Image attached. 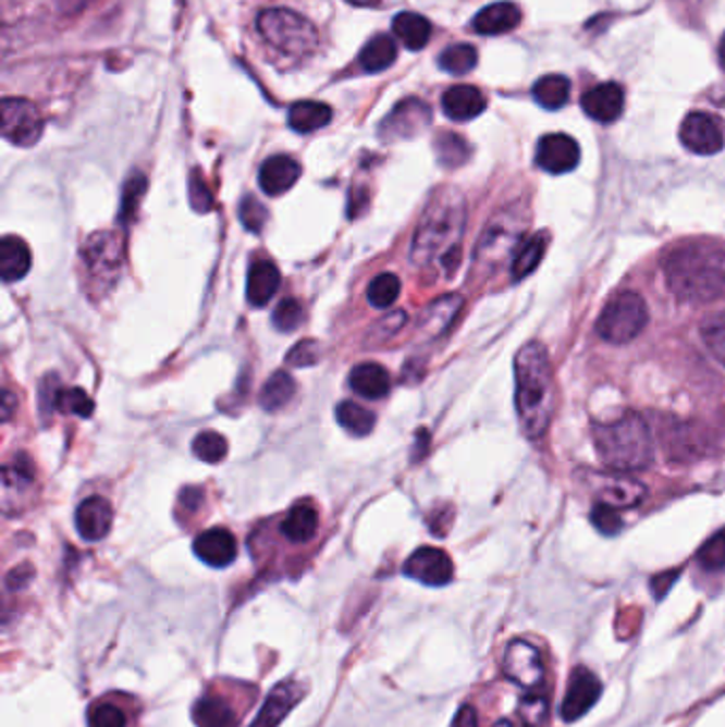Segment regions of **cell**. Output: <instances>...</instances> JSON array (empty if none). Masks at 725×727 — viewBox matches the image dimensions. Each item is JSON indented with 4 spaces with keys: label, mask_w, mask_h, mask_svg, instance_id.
Instances as JSON below:
<instances>
[{
    "label": "cell",
    "mask_w": 725,
    "mask_h": 727,
    "mask_svg": "<svg viewBox=\"0 0 725 727\" xmlns=\"http://www.w3.org/2000/svg\"><path fill=\"white\" fill-rule=\"evenodd\" d=\"M466 227V202L454 187L439 189L417 224L410 262L421 271L452 276L459 264V249Z\"/></svg>",
    "instance_id": "6da1fadb"
},
{
    "label": "cell",
    "mask_w": 725,
    "mask_h": 727,
    "mask_svg": "<svg viewBox=\"0 0 725 727\" xmlns=\"http://www.w3.org/2000/svg\"><path fill=\"white\" fill-rule=\"evenodd\" d=\"M517 421L530 441H541L555 412V383L546 347L539 341L526 343L513 364Z\"/></svg>",
    "instance_id": "7a4b0ae2"
},
{
    "label": "cell",
    "mask_w": 725,
    "mask_h": 727,
    "mask_svg": "<svg viewBox=\"0 0 725 727\" xmlns=\"http://www.w3.org/2000/svg\"><path fill=\"white\" fill-rule=\"evenodd\" d=\"M668 289L685 303H711L724 298L725 247L706 241H687L664 258Z\"/></svg>",
    "instance_id": "3957f363"
},
{
    "label": "cell",
    "mask_w": 725,
    "mask_h": 727,
    "mask_svg": "<svg viewBox=\"0 0 725 727\" xmlns=\"http://www.w3.org/2000/svg\"><path fill=\"white\" fill-rule=\"evenodd\" d=\"M591 441L598 459L619 475L642 472L653 461V434L638 412H626L613 421L593 423Z\"/></svg>",
    "instance_id": "277c9868"
},
{
    "label": "cell",
    "mask_w": 725,
    "mask_h": 727,
    "mask_svg": "<svg viewBox=\"0 0 725 727\" xmlns=\"http://www.w3.org/2000/svg\"><path fill=\"white\" fill-rule=\"evenodd\" d=\"M528 226V209L521 202H513L492 215L475 247V273L486 279L511 264L526 241Z\"/></svg>",
    "instance_id": "5b68a950"
},
{
    "label": "cell",
    "mask_w": 725,
    "mask_h": 727,
    "mask_svg": "<svg viewBox=\"0 0 725 727\" xmlns=\"http://www.w3.org/2000/svg\"><path fill=\"white\" fill-rule=\"evenodd\" d=\"M258 33L260 37L279 53L300 60L311 56L319 46L318 28L311 20L303 17L296 11L274 7L258 15Z\"/></svg>",
    "instance_id": "8992f818"
},
{
    "label": "cell",
    "mask_w": 725,
    "mask_h": 727,
    "mask_svg": "<svg viewBox=\"0 0 725 727\" xmlns=\"http://www.w3.org/2000/svg\"><path fill=\"white\" fill-rule=\"evenodd\" d=\"M647 323L649 309L644 298L632 289H624L609 298L595 321V332L611 345H626L635 341Z\"/></svg>",
    "instance_id": "52a82bcc"
},
{
    "label": "cell",
    "mask_w": 725,
    "mask_h": 727,
    "mask_svg": "<svg viewBox=\"0 0 725 727\" xmlns=\"http://www.w3.org/2000/svg\"><path fill=\"white\" fill-rule=\"evenodd\" d=\"M82 264L96 294H107L122 273V243L115 232H94L82 247Z\"/></svg>",
    "instance_id": "ba28073f"
},
{
    "label": "cell",
    "mask_w": 725,
    "mask_h": 727,
    "mask_svg": "<svg viewBox=\"0 0 725 727\" xmlns=\"http://www.w3.org/2000/svg\"><path fill=\"white\" fill-rule=\"evenodd\" d=\"M2 137L17 147H33L44 137V115L26 98H4L0 104Z\"/></svg>",
    "instance_id": "9c48e42d"
},
{
    "label": "cell",
    "mask_w": 725,
    "mask_h": 727,
    "mask_svg": "<svg viewBox=\"0 0 725 727\" xmlns=\"http://www.w3.org/2000/svg\"><path fill=\"white\" fill-rule=\"evenodd\" d=\"M502 673L508 681L526 691H534L544 682L541 651L528 640H511L502 655Z\"/></svg>",
    "instance_id": "30bf717a"
},
{
    "label": "cell",
    "mask_w": 725,
    "mask_h": 727,
    "mask_svg": "<svg viewBox=\"0 0 725 727\" xmlns=\"http://www.w3.org/2000/svg\"><path fill=\"white\" fill-rule=\"evenodd\" d=\"M403 572L421 586L443 588L454 579V562L443 549L419 546L413 555H408Z\"/></svg>",
    "instance_id": "8fae6325"
},
{
    "label": "cell",
    "mask_w": 725,
    "mask_h": 727,
    "mask_svg": "<svg viewBox=\"0 0 725 727\" xmlns=\"http://www.w3.org/2000/svg\"><path fill=\"white\" fill-rule=\"evenodd\" d=\"M679 138L683 147L696 156H715L725 145L722 124L702 111H693L683 120Z\"/></svg>",
    "instance_id": "7c38bea8"
},
{
    "label": "cell",
    "mask_w": 725,
    "mask_h": 727,
    "mask_svg": "<svg viewBox=\"0 0 725 727\" xmlns=\"http://www.w3.org/2000/svg\"><path fill=\"white\" fill-rule=\"evenodd\" d=\"M602 693V682L586 666H577L570 675L566 698L562 702V719L579 722L598 704Z\"/></svg>",
    "instance_id": "4fadbf2b"
},
{
    "label": "cell",
    "mask_w": 725,
    "mask_h": 727,
    "mask_svg": "<svg viewBox=\"0 0 725 727\" xmlns=\"http://www.w3.org/2000/svg\"><path fill=\"white\" fill-rule=\"evenodd\" d=\"M581 162L579 143L564 133L544 135L537 145V164L549 175H566Z\"/></svg>",
    "instance_id": "5bb4252c"
},
{
    "label": "cell",
    "mask_w": 725,
    "mask_h": 727,
    "mask_svg": "<svg viewBox=\"0 0 725 727\" xmlns=\"http://www.w3.org/2000/svg\"><path fill=\"white\" fill-rule=\"evenodd\" d=\"M430 124V109L417 98L403 100L381 124V137L385 140L417 137Z\"/></svg>",
    "instance_id": "9a60e30c"
},
{
    "label": "cell",
    "mask_w": 725,
    "mask_h": 727,
    "mask_svg": "<svg viewBox=\"0 0 725 727\" xmlns=\"http://www.w3.org/2000/svg\"><path fill=\"white\" fill-rule=\"evenodd\" d=\"M303 698H305V689L298 682L281 681L274 685L262 708L258 711V717L251 722L249 727L281 726L285 717L290 715V711H294Z\"/></svg>",
    "instance_id": "2e32d148"
},
{
    "label": "cell",
    "mask_w": 725,
    "mask_h": 727,
    "mask_svg": "<svg viewBox=\"0 0 725 727\" xmlns=\"http://www.w3.org/2000/svg\"><path fill=\"white\" fill-rule=\"evenodd\" d=\"M581 107L593 122L613 124L626 109V91L613 82L600 84L581 96Z\"/></svg>",
    "instance_id": "e0dca14e"
},
{
    "label": "cell",
    "mask_w": 725,
    "mask_h": 727,
    "mask_svg": "<svg viewBox=\"0 0 725 727\" xmlns=\"http://www.w3.org/2000/svg\"><path fill=\"white\" fill-rule=\"evenodd\" d=\"M113 526V508L109 501L100 496H91L82 502L75 513V528L79 537L88 543L102 541Z\"/></svg>",
    "instance_id": "ac0fdd59"
},
{
    "label": "cell",
    "mask_w": 725,
    "mask_h": 727,
    "mask_svg": "<svg viewBox=\"0 0 725 727\" xmlns=\"http://www.w3.org/2000/svg\"><path fill=\"white\" fill-rule=\"evenodd\" d=\"M194 553L211 568H226L236 559L238 545L226 528H211L196 537Z\"/></svg>",
    "instance_id": "d6986e66"
},
{
    "label": "cell",
    "mask_w": 725,
    "mask_h": 727,
    "mask_svg": "<svg viewBox=\"0 0 725 727\" xmlns=\"http://www.w3.org/2000/svg\"><path fill=\"white\" fill-rule=\"evenodd\" d=\"M519 22H521V11L515 2H494L475 15L472 28L477 35L483 37H500L515 30Z\"/></svg>",
    "instance_id": "ffe728a7"
},
{
    "label": "cell",
    "mask_w": 725,
    "mask_h": 727,
    "mask_svg": "<svg viewBox=\"0 0 725 727\" xmlns=\"http://www.w3.org/2000/svg\"><path fill=\"white\" fill-rule=\"evenodd\" d=\"M702 432L704 430H696L691 423H677V421L664 428L662 441L668 457L677 461H687L704 455L709 443L702 441Z\"/></svg>",
    "instance_id": "44dd1931"
},
{
    "label": "cell",
    "mask_w": 725,
    "mask_h": 727,
    "mask_svg": "<svg viewBox=\"0 0 725 727\" xmlns=\"http://www.w3.org/2000/svg\"><path fill=\"white\" fill-rule=\"evenodd\" d=\"M300 164L290 156H272L260 167V187L269 196H281L300 180Z\"/></svg>",
    "instance_id": "7402d4cb"
},
{
    "label": "cell",
    "mask_w": 725,
    "mask_h": 727,
    "mask_svg": "<svg viewBox=\"0 0 725 727\" xmlns=\"http://www.w3.org/2000/svg\"><path fill=\"white\" fill-rule=\"evenodd\" d=\"M441 107L450 120L470 122L486 111L488 100L483 91L477 90L475 86H454L443 94Z\"/></svg>",
    "instance_id": "603a6c76"
},
{
    "label": "cell",
    "mask_w": 725,
    "mask_h": 727,
    "mask_svg": "<svg viewBox=\"0 0 725 727\" xmlns=\"http://www.w3.org/2000/svg\"><path fill=\"white\" fill-rule=\"evenodd\" d=\"M349 385L366 401H381L390 394L392 379L381 364L364 362L349 372Z\"/></svg>",
    "instance_id": "cb8c5ba5"
},
{
    "label": "cell",
    "mask_w": 725,
    "mask_h": 727,
    "mask_svg": "<svg viewBox=\"0 0 725 727\" xmlns=\"http://www.w3.org/2000/svg\"><path fill=\"white\" fill-rule=\"evenodd\" d=\"M464 300L457 294H450L445 298L434 300L428 309H423L419 318V332L426 338H439L457 318Z\"/></svg>",
    "instance_id": "d4e9b609"
},
{
    "label": "cell",
    "mask_w": 725,
    "mask_h": 727,
    "mask_svg": "<svg viewBox=\"0 0 725 727\" xmlns=\"http://www.w3.org/2000/svg\"><path fill=\"white\" fill-rule=\"evenodd\" d=\"M279 285H281L279 269L269 260L256 262L247 273V300L254 307H267L272 296L279 292Z\"/></svg>",
    "instance_id": "484cf974"
},
{
    "label": "cell",
    "mask_w": 725,
    "mask_h": 727,
    "mask_svg": "<svg viewBox=\"0 0 725 727\" xmlns=\"http://www.w3.org/2000/svg\"><path fill=\"white\" fill-rule=\"evenodd\" d=\"M30 267L33 256L28 245L17 236H4L0 243V276L13 283L30 273Z\"/></svg>",
    "instance_id": "4316f807"
},
{
    "label": "cell",
    "mask_w": 725,
    "mask_h": 727,
    "mask_svg": "<svg viewBox=\"0 0 725 727\" xmlns=\"http://www.w3.org/2000/svg\"><path fill=\"white\" fill-rule=\"evenodd\" d=\"M319 528L318 510L309 502H300L290 508L285 519L281 521V534L290 543H309Z\"/></svg>",
    "instance_id": "83f0119b"
},
{
    "label": "cell",
    "mask_w": 725,
    "mask_h": 727,
    "mask_svg": "<svg viewBox=\"0 0 725 727\" xmlns=\"http://www.w3.org/2000/svg\"><path fill=\"white\" fill-rule=\"evenodd\" d=\"M332 120V109L325 102L319 100H300L294 102L287 111V124L294 133L300 135H309L321 131L323 126H328Z\"/></svg>",
    "instance_id": "f1b7e54d"
},
{
    "label": "cell",
    "mask_w": 725,
    "mask_h": 727,
    "mask_svg": "<svg viewBox=\"0 0 725 727\" xmlns=\"http://www.w3.org/2000/svg\"><path fill=\"white\" fill-rule=\"evenodd\" d=\"M394 35L401 39V44L410 49V51H419L430 44L432 37V24L413 11H403L394 17L392 24Z\"/></svg>",
    "instance_id": "f546056e"
},
{
    "label": "cell",
    "mask_w": 725,
    "mask_h": 727,
    "mask_svg": "<svg viewBox=\"0 0 725 727\" xmlns=\"http://www.w3.org/2000/svg\"><path fill=\"white\" fill-rule=\"evenodd\" d=\"M546 245H549V234L546 232H539V234H532L530 238H526L524 245L519 247V251L515 254L513 262H511V276L515 281H521L528 274L534 273L537 267L543 262Z\"/></svg>",
    "instance_id": "4dcf8cb0"
},
{
    "label": "cell",
    "mask_w": 725,
    "mask_h": 727,
    "mask_svg": "<svg viewBox=\"0 0 725 727\" xmlns=\"http://www.w3.org/2000/svg\"><path fill=\"white\" fill-rule=\"evenodd\" d=\"M604 485H600V496L602 501L611 506H632L636 502L644 496V488L640 483H636L635 479H630V475H619L613 472V477H606L602 481Z\"/></svg>",
    "instance_id": "1f68e13d"
},
{
    "label": "cell",
    "mask_w": 725,
    "mask_h": 727,
    "mask_svg": "<svg viewBox=\"0 0 725 727\" xmlns=\"http://www.w3.org/2000/svg\"><path fill=\"white\" fill-rule=\"evenodd\" d=\"M398 58V47L390 35H379L364 46L360 53V66L366 73H383Z\"/></svg>",
    "instance_id": "d6a6232c"
},
{
    "label": "cell",
    "mask_w": 725,
    "mask_h": 727,
    "mask_svg": "<svg viewBox=\"0 0 725 727\" xmlns=\"http://www.w3.org/2000/svg\"><path fill=\"white\" fill-rule=\"evenodd\" d=\"M194 724L198 727H236V715L222 698L202 695L194 706Z\"/></svg>",
    "instance_id": "836d02e7"
},
{
    "label": "cell",
    "mask_w": 725,
    "mask_h": 727,
    "mask_svg": "<svg viewBox=\"0 0 725 727\" xmlns=\"http://www.w3.org/2000/svg\"><path fill=\"white\" fill-rule=\"evenodd\" d=\"M532 96L546 111H557L570 98V82L564 75H544L534 84Z\"/></svg>",
    "instance_id": "e575fe53"
},
{
    "label": "cell",
    "mask_w": 725,
    "mask_h": 727,
    "mask_svg": "<svg viewBox=\"0 0 725 727\" xmlns=\"http://www.w3.org/2000/svg\"><path fill=\"white\" fill-rule=\"evenodd\" d=\"M296 394V383L285 370H277L260 392V405L265 410L283 409Z\"/></svg>",
    "instance_id": "d590c367"
},
{
    "label": "cell",
    "mask_w": 725,
    "mask_h": 727,
    "mask_svg": "<svg viewBox=\"0 0 725 727\" xmlns=\"http://www.w3.org/2000/svg\"><path fill=\"white\" fill-rule=\"evenodd\" d=\"M336 421L354 436H368L377 423V417L372 410L364 409L358 403L345 401L336 407Z\"/></svg>",
    "instance_id": "8d00e7d4"
},
{
    "label": "cell",
    "mask_w": 725,
    "mask_h": 727,
    "mask_svg": "<svg viewBox=\"0 0 725 727\" xmlns=\"http://www.w3.org/2000/svg\"><path fill=\"white\" fill-rule=\"evenodd\" d=\"M401 279L396 274L383 273L379 276H374L366 289V296H368V303L374 307V309H390L398 296H401Z\"/></svg>",
    "instance_id": "74e56055"
},
{
    "label": "cell",
    "mask_w": 725,
    "mask_h": 727,
    "mask_svg": "<svg viewBox=\"0 0 725 727\" xmlns=\"http://www.w3.org/2000/svg\"><path fill=\"white\" fill-rule=\"evenodd\" d=\"M477 60H479V56H477L475 47L468 46V44H455V46L447 47L439 56V66L450 75L462 77L477 66Z\"/></svg>",
    "instance_id": "f35d334b"
},
{
    "label": "cell",
    "mask_w": 725,
    "mask_h": 727,
    "mask_svg": "<svg viewBox=\"0 0 725 727\" xmlns=\"http://www.w3.org/2000/svg\"><path fill=\"white\" fill-rule=\"evenodd\" d=\"M434 151H437L439 162L447 169L462 167L470 156L468 143L455 133H441L439 137L434 138Z\"/></svg>",
    "instance_id": "ab89813d"
},
{
    "label": "cell",
    "mask_w": 725,
    "mask_h": 727,
    "mask_svg": "<svg viewBox=\"0 0 725 727\" xmlns=\"http://www.w3.org/2000/svg\"><path fill=\"white\" fill-rule=\"evenodd\" d=\"M700 338L709 354L725 368V313H713L700 321Z\"/></svg>",
    "instance_id": "60d3db41"
},
{
    "label": "cell",
    "mask_w": 725,
    "mask_h": 727,
    "mask_svg": "<svg viewBox=\"0 0 725 727\" xmlns=\"http://www.w3.org/2000/svg\"><path fill=\"white\" fill-rule=\"evenodd\" d=\"M53 409L88 419L94 412V401L82 387H60L53 401Z\"/></svg>",
    "instance_id": "b9f144b4"
},
{
    "label": "cell",
    "mask_w": 725,
    "mask_h": 727,
    "mask_svg": "<svg viewBox=\"0 0 725 727\" xmlns=\"http://www.w3.org/2000/svg\"><path fill=\"white\" fill-rule=\"evenodd\" d=\"M192 452L194 455L200 459V461H207V464H220L228 454V441L213 432V430H207V432H200L194 443H192Z\"/></svg>",
    "instance_id": "7bdbcfd3"
},
{
    "label": "cell",
    "mask_w": 725,
    "mask_h": 727,
    "mask_svg": "<svg viewBox=\"0 0 725 727\" xmlns=\"http://www.w3.org/2000/svg\"><path fill=\"white\" fill-rule=\"evenodd\" d=\"M517 715L526 727H544L549 722V700L541 693H528L519 700Z\"/></svg>",
    "instance_id": "ee69618b"
},
{
    "label": "cell",
    "mask_w": 725,
    "mask_h": 727,
    "mask_svg": "<svg viewBox=\"0 0 725 727\" xmlns=\"http://www.w3.org/2000/svg\"><path fill=\"white\" fill-rule=\"evenodd\" d=\"M698 564L702 570L720 572L725 570V530L713 534L698 551Z\"/></svg>",
    "instance_id": "f6af8a7d"
},
{
    "label": "cell",
    "mask_w": 725,
    "mask_h": 727,
    "mask_svg": "<svg viewBox=\"0 0 725 727\" xmlns=\"http://www.w3.org/2000/svg\"><path fill=\"white\" fill-rule=\"evenodd\" d=\"M303 321H305L303 305L294 298L281 300L279 307L274 309V316H272V323L279 332H294Z\"/></svg>",
    "instance_id": "bcb514c9"
},
{
    "label": "cell",
    "mask_w": 725,
    "mask_h": 727,
    "mask_svg": "<svg viewBox=\"0 0 725 727\" xmlns=\"http://www.w3.org/2000/svg\"><path fill=\"white\" fill-rule=\"evenodd\" d=\"M591 523L598 528V532H602L604 537H615L622 528H624V521L617 513L615 506L606 504V502H598L593 508H591Z\"/></svg>",
    "instance_id": "7dc6e473"
},
{
    "label": "cell",
    "mask_w": 725,
    "mask_h": 727,
    "mask_svg": "<svg viewBox=\"0 0 725 727\" xmlns=\"http://www.w3.org/2000/svg\"><path fill=\"white\" fill-rule=\"evenodd\" d=\"M88 727H126V715L111 702H98L88 711Z\"/></svg>",
    "instance_id": "c3c4849f"
},
{
    "label": "cell",
    "mask_w": 725,
    "mask_h": 727,
    "mask_svg": "<svg viewBox=\"0 0 725 727\" xmlns=\"http://www.w3.org/2000/svg\"><path fill=\"white\" fill-rule=\"evenodd\" d=\"M238 218H241V224L247 227L249 232H260L269 220V213H267V207L262 202H258L251 196H245L241 207H238Z\"/></svg>",
    "instance_id": "681fc988"
},
{
    "label": "cell",
    "mask_w": 725,
    "mask_h": 727,
    "mask_svg": "<svg viewBox=\"0 0 725 727\" xmlns=\"http://www.w3.org/2000/svg\"><path fill=\"white\" fill-rule=\"evenodd\" d=\"M189 202L198 213H209L213 209V196L198 171H194L189 180Z\"/></svg>",
    "instance_id": "f907efd6"
},
{
    "label": "cell",
    "mask_w": 725,
    "mask_h": 727,
    "mask_svg": "<svg viewBox=\"0 0 725 727\" xmlns=\"http://www.w3.org/2000/svg\"><path fill=\"white\" fill-rule=\"evenodd\" d=\"M145 177L143 175H133V180L126 183L124 187V200H122V220H128L135 215L138 200L145 194Z\"/></svg>",
    "instance_id": "816d5d0a"
},
{
    "label": "cell",
    "mask_w": 725,
    "mask_h": 727,
    "mask_svg": "<svg viewBox=\"0 0 725 727\" xmlns=\"http://www.w3.org/2000/svg\"><path fill=\"white\" fill-rule=\"evenodd\" d=\"M319 347L316 341H300L290 354H287V364L303 368V366H316L319 362Z\"/></svg>",
    "instance_id": "f5cc1de1"
},
{
    "label": "cell",
    "mask_w": 725,
    "mask_h": 727,
    "mask_svg": "<svg viewBox=\"0 0 725 727\" xmlns=\"http://www.w3.org/2000/svg\"><path fill=\"white\" fill-rule=\"evenodd\" d=\"M91 2H96V0H53L56 9H58L62 15H77V13H82L84 9H88Z\"/></svg>",
    "instance_id": "db71d44e"
},
{
    "label": "cell",
    "mask_w": 725,
    "mask_h": 727,
    "mask_svg": "<svg viewBox=\"0 0 725 727\" xmlns=\"http://www.w3.org/2000/svg\"><path fill=\"white\" fill-rule=\"evenodd\" d=\"M454 727H479V717L477 711L468 704H464L457 715H455Z\"/></svg>",
    "instance_id": "11a10c76"
},
{
    "label": "cell",
    "mask_w": 725,
    "mask_h": 727,
    "mask_svg": "<svg viewBox=\"0 0 725 727\" xmlns=\"http://www.w3.org/2000/svg\"><path fill=\"white\" fill-rule=\"evenodd\" d=\"M13 403H15V398H13L9 392H4V398H2V419H9V417H11V407H13Z\"/></svg>",
    "instance_id": "9f6ffc18"
},
{
    "label": "cell",
    "mask_w": 725,
    "mask_h": 727,
    "mask_svg": "<svg viewBox=\"0 0 725 727\" xmlns=\"http://www.w3.org/2000/svg\"><path fill=\"white\" fill-rule=\"evenodd\" d=\"M720 64H722V69L725 71V35L722 37V41H720Z\"/></svg>",
    "instance_id": "6f0895ef"
},
{
    "label": "cell",
    "mask_w": 725,
    "mask_h": 727,
    "mask_svg": "<svg viewBox=\"0 0 725 727\" xmlns=\"http://www.w3.org/2000/svg\"><path fill=\"white\" fill-rule=\"evenodd\" d=\"M347 2H352V4H358V7H372V4H377L379 0H347Z\"/></svg>",
    "instance_id": "680465c9"
},
{
    "label": "cell",
    "mask_w": 725,
    "mask_h": 727,
    "mask_svg": "<svg viewBox=\"0 0 725 727\" xmlns=\"http://www.w3.org/2000/svg\"><path fill=\"white\" fill-rule=\"evenodd\" d=\"M494 727H521L517 726L515 722H511V719H500L499 724H494Z\"/></svg>",
    "instance_id": "91938a15"
}]
</instances>
